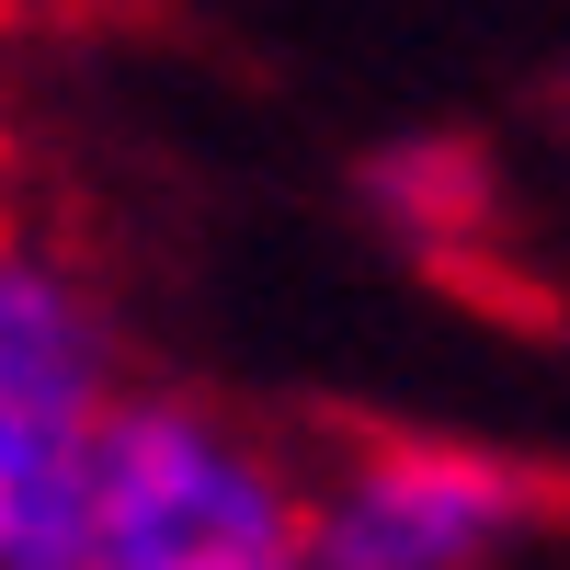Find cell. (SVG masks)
<instances>
[{"label":"cell","instance_id":"cell-1","mask_svg":"<svg viewBox=\"0 0 570 570\" xmlns=\"http://www.w3.org/2000/svg\"><path fill=\"white\" fill-rule=\"evenodd\" d=\"M80 570H320L308 468L217 400L126 389L91 445Z\"/></svg>","mask_w":570,"mask_h":570},{"label":"cell","instance_id":"cell-2","mask_svg":"<svg viewBox=\"0 0 570 570\" xmlns=\"http://www.w3.org/2000/svg\"><path fill=\"white\" fill-rule=\"evenodd\" d=\"M126 400L115 308L58 240L0 228V570H80L91 445Z\"/></svg>","mask_w":570,"mask_h":570},{"label":"cell","instance_id":"cell-3","mask_svg":"<svg viewBox=\"0 0 570 570\" xmlns=\"http://www.w3.org/2000/svg\"><path fill=\"white\" fill-rule=\"evenodd\" d=\"M548 525V480L468 434H365L308 480L320 570H513Z\"/></svg>","mask_w":570,"mask_h":570}]
</instances>
